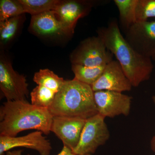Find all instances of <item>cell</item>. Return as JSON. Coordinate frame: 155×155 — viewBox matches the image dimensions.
<instances>
[{
    "label": "cell",
    "instance_id": "obj_10",
    "mask_svg": "<svg viewBox=\"0 0 155 155\" xmlns=\"http://www.w3.org/2000/svg\"><path fill=\"white\" fill-rule=\"evenodd\" d=\"M87 119L79 117L53 116L51 132L73 151L77 147Z\"/></svg>",
    "mask_w": 155,
    "mask_h": 155
},
{
    "label": "cell",
    "instance_id": "obj_25",
    "mask_svg": "<svg viewBox=\"0 0 155 155\" xmlns=\"http://www.w3.org/2000/svg\"><path fill=\"white\" fill-rule=\"evenodd\" d=\"M152 60L155 61V54L153 56V57L151 58Z\"/></svg>",
    "mask_w": 155,
    "mask_h": 155
},
{
    "label": "cell",
    "instance_id": "obj_12",
    "mask_svg": "<svg viewBox=\"0 0 155 155\" xmlns=\"http://www.w3.org/2000/svg\"><path fill=\"white\" fill-rule=\"evenodd\" d=\"M93 6L92 2L86 1H60L53 11L58 19L73 33L78 21L86 16Z\"/></svg>",
    "mask_w": 155,
    "mask_h": 155
},
{
    "label": "cell",
    "instance_id": "obj_24",
    "mask_svg": "<svg viewBox=\"0 0 155 155\" xmlns=\"http://www.w3.org/2000/svg\"><path fill=\"white\" fill-rule=\"evenodd\" d=\"M152 100L154 104H155V94L152 97Z\"/></svg>",
    "mask_w": 155,
    "mask_h": 155
},
{
    "label": "cell",
    "instance_id": "obj_8",
    "mask_svg": "<svg viewBox=\"0 0 155 155\" xmlns=\"http://www.w3.org/2000/svg\"><path fill=\"white\" fill-rule=\"evenodd\" d=\"M132 98L119 92L100 91L94 92L98 114L105 118H114L130 114Z\"/></svg>",
    "mask_w": 155,
    "mask_h": 155
},
{
    "label": "cell",
    "instance_id": "obj_21",
    "mask_svg": "<svg viewBox=\"0 0 155 155\" xmlns=\"http://www.w3.org/2000/svg\"><path fill=\"white\" fill-rule=\"evenodd\" d=\"M137 22L147 21L155 17V0H137L136 7Z\"/></svg>",
    "mask_w": 155,
    "mask_h": 155
},
{
    "label": "cell",
    "instance_id": "obj_14",
    "mask_svg": "<svg viewBox=\"0 0 155 155\" xmlns=\"http://www.w3.org/2000/svg\"><path fill=\"white\" fill-rule=\"evenodd\" d=\"M118 8L120 24L126 31L137 22L136 7L137 0H114Z\"/></svg>",
    "mask_w": 155,
    "mask_h": 155
},
{
    "label": "cell",
    "instance_id": "obj_22",
    "mask_svg": "<svg viewBox=\"0 0 155 155\" xmlns=\"http://www.w3.org/2000/svg\"><path fill=\"white\" fill-rule=\"evenodd\" d=\"M22 150H10L6 153V155H22ZM57 155H78L74 153L72 150L67 147L64 146L61 150V152Z\"/></svg>",
    "mask_w": 155,
    "mask_h": 155
},
{
    "label": "cell",
    "instance_id": "obj_5",
    "mask_svg": "<svg viewBox=\"0 0 155 155\" xmlns=\"http://www.w3.org/2000/svg\"><path fill=\"white\" fill-rule=\"evenodd\" d=\"M104 117L97 114L87 119L77 147L73 152L78 155H91L106 143L110 133Z\"/></svg>",
    "mask_w": 155,
    "mask_h": 155
},
{
    "label": "cell",
    "instance_id": "obj_3",
    "mask_svg": "<svg viewBox=\"0 0 155 155\" xmlns=\"http://www.w3.org/2000/svg\"><path fill=\"white\" fill-rule=\"evenodd\" d=\"M48 110L53 116L85 119L98 114L91 86L75 78L65 80Z\"/></svg>",
    "mask_w": 155,
    "mask_h": 155
},
{
    "label": "cell",
    "instance_id": "obj_2",
    "mask_svg": "<svg viewBox=\"0 0 155 155\" xmlns=\"http://www.w3.org/2000/svg\"><path fill=\"white\" fill-rule=\"evenodd\" d=\"M53 116L48 109L26 101H7L0 107V136L16 137L24 130L35 129L48 135Z\"/></svg>",
    "mask_w": 155,
    "mask_h": 155
},
{
    "label": "cell",
    "instance_id": "obj_9",
    "mask_svg": "<svg viewBox=\"0 0 155 155\" xmlns=\"http://www.w3.org/2000/svg\"><path fill=\"white\" fill-rule=\"evenodd\" d=\"M37 130L20 137L0 136V155L17 147H25L36 151L40 155H50L52 148L49 140Z\"/></svg>",
    "mask_w": 155,
    "mask_h": 155
},
{
    "label": "cell",
    "instance_id": "obj_20",
    "mask_svg": "<svg viewBox=\"0 0 155 155\" xmlns=\"http://www.w3.org/2000/svg\"><path fill=\"white\" fill-rule=\"evenodd\" d=\"M25 12L23 6L19 0L0 1V22L13 17L21 16Z\"/></svg>",
    "mask_w": 155,
    "mask_h": 155
},
{
    "label": "cell",
    "instance_id": "obj_7",
    "mask_svg": "<svg viewBox=\"0 0 155 155\" xmlns=\"http://www.w3.org/2000/svg\"><path fill=\"white\" fill-rule=\"evenodd\" d=\"M125 38L139 54L151 58L155 54V21L137 22L125 31Z\"/></svg>",
    "mask_w": 155,
    "mask_h": 155
},
{
    "label": "cell",
    "instance_id": "obj_16",
    "mask_svg": "<svg viewBox=\"0 0 155 155\" xmlns=\"http://www.w3.org/2000/svg\"><path fill=\"white\" fill-rule=\"evenodd\" d=\"M106 65L97 67H87L72 64V70L75 79L91 86L101 77Z\"/></svg>",
    "mask_w": 155,
    "mask_h": 155
},
{
    "label": "cell",
    "instance_id": "obj_11",
    "mask_svg": "<svg viewBox=\"0 0 155 155\" xmlns=\"http://www.w3.org/2000/svg\"><path fill=\"white\" fill-rule=\"evenodd\" d=\"M94 92L109 91L122 93L130 91L132 85L117 61L106 65L101 77L91 85Z\"/></svg>",
    "mask_w": 155,
    "mask_h": 155
},
{
    "label": "cell",
    "instance_id": "obj_15",
    "mask_svg": "<svg viewBox=\"0 0 155 155\" xmlns=\"http://www.w3.org/2000/svg\"><path fill=\"white\" fill-rule=\"evenodd\" d=\"M33 81L37 85H41L58 93L64 85L65 80L48 69H40L35 72Z\"/></svg>",
    "mask_w": 155,
    "mask_h": 155
},
{
    "label": "cell",
    "instance_id": "obj_6",
    "mask_svg": "<svg viewBox=\"0 0 155 155\" xmlns=\"http://www.w3.org/2000/svg\"><path fill=\"white\" fill-rule=\"evenodd\" d=\"M0 89L7 101H26L29 92L26 78L14 70L11 62L1 57Z\"/></svg>",
    "mask_w": 155,
    "mask_h": 155
},
{
    "label": "cell",
    "instance_id": "obj_4",
    "mask_svg": "<svg viewBox=\"0 0 155 155\" xmlns=\"http://www.w3.org/2000/svg\"><path fill=\"white\" fill-rule=\"evenodd\" d=\"M114 56L97 35L82 41L71 54L70 59L72 64L93 67L107 65L114 60Z\"/></svg>",
    "mask_w": 155,
    "mask_h": 155
},
{
    "label": "cell",
    "instance_id": "obj_19",
    "mask_svg": "<svg viewBox=\"0 0 155 155\" xmlns=\"http://www.w3.org/2000/svg\"><path fill=\"white\" fill-rule=\"evenodd\" d=\"M56 94L50 89L37 85L30 93L31 104L37 107L48 109L53 104Z\"/></svg>",
    "mask_w": 155,
    "mask_h": 155
},
{
    "label": "cell",
    "instance_id": "obj_1",
    "mask_svg": "<svg viewBox=\"0 0 155 155\" xmlns=\"http://www.w3.org/2000/svg\"><path fill=\"white\" fill-rule=\"evenodd\" d=\"M98 36L119 62L132 86L149 80L154 68L152 59L142 56L128 44L122 36L118 22L113 20L97 30Z\"/></svg>",
    "mask_w": 155,
    "mask_h": 155
},
{
    "label": "cell",
    "instance_id": "obj_13",
    "mask_svg": "<svg viewBox=\"0 0 155 155\" xmlns=\"http://www.w3.org/2000/svg\"><path fill=\"white\" fill-rule=\"evenodd\" d=\"M30 27L34 32L43 36L73 34L58 19L53 11L32 16Z\"/></svg>",
    "mask_w": 155,
    "mask_h": 155
},
{
    "label": "cell",
    "instance_id": "obj_17",
    "mask_svg": "<svg viewBox=\"0 0 155 155\" xmlns=\"http://www.w3.org/2000/svg\"><path fill=\"white\" fill-rule=\"evenodd\" d=\"M22 20V15H21L0 22L1 45H6L12 41L18 32Z\"/></svg>",
    "mask_w": 155,
    "mask_h": 155
},
{
    "label": "cell",
    "instance_id": "obj_18",
    "mask_svg": "<svg viewBox=\"0 0 155 155\" xmlns=\"http://www.w3.org/2000/svg\"><path fill=\"white\" fill-rule=\"evenodd\" d=\"M25 13L31 16L53 11L59 3V0H19Z\"/></svg>",
    "mask_w": 155,
    "mask_h": 155
},
{
    "label": "cell",
    "instance_id": "obj_23",
    "mask_svg": "<svg viewBox=\"0 0 155 155\" xmlns=\"http://www.w3.org/2000/svg\"><path fill=\"white\" fill-rule=\"evenodd\" d=\"M150 147L152 150L155 153V135L153 137L151 140Z\"/></svg>",
    "mask_w": 155,
    "mask_h": 155
}]
</instances>
